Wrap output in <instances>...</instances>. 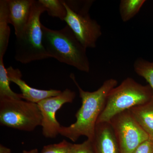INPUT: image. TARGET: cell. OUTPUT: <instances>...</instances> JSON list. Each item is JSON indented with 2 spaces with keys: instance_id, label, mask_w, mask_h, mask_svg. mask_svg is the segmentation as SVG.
<instances>
[{
  "instance_id": "3",
  "label": "cell",
  "mask_w": 153,
  "mask_h": 153,
  "mask_svg": "<svg viewBox=\"0 0 153 153\" xmlns=\"http://www.w3.org/2000/svg\"><path fill=\"white\" fill-rule=\"evenodd\" d=\"M153 97V90L149 85H142L128 77L108 94L97 124L109 122L116 115L145 104Z\"/></svg>"
},
{
  "instance_id": "14",
  "label": "cell",
  "mask_w": 153,
  "mask_h": 153,
  "mask_svg": "<svg viewBox=\"0 0 153 153\" xmlns=\"http://www.w3.org/2000/svg\"><path fill=\"white\" fill-rule=\"evenodd\" d=\"M7 69L4 65L3 58H0V99H23L22 94L15 93L11 89Z\"/></svg>"
},
{
  "instance_id": "4",
  "label": "cell",
  "mask_w": 153,
  "mask_h": 153,
  "mask_svg": "<svg viewBox=\"0 0 153 153\" xmlns=\"http://www.w3.org/2000/svg\"><path fill=\"white\" fill-rule=\"evenodd\" d=\"M46 11L44 6L35 0L27 24L19 36H16L15 59L23 64L49 58L43 45V32L40 17Z\"/></svg>"
},
{
  "instance_id": "20",
  "label": "cell",
  "mask_w": 153,
  "mask_h": 153,
  "mask_svg": "<svg viewBox=\"0 0 153 153\" xmlns=\"http://www.w3.org/2000/svg\"><path fill=\"white\" fill-rule=\"evenodd\" d=\"M132 153H153V140L149 139L141 143Z\"/></svg>"
},
{
  "instance_id": "2",
  "label": "cell",
  "mask_w": 153,
  "mask_h": 153,
  "mask_svg": "<svg viewBox=\"0 0 153 153\" xmlns=\"http://www.w3.org/2000/svg\"><path fill=\"white\" fill-rule=\"evenodd\" d=\"M43 45L49 57L88 72L90 63L86 49L68 25L60 30H53L41 25Z\"/></svg>"
},
{
  "instance_id": "5",
  "label": "cell",
  "mask_w": 153,
  "mask_h": 153,
  "mask_svg": "<svg viewBox=\"0 0 153 153\" xmlns=\"http://www.w3.org/2000/svg\"><path fill=\"white\" fill-rule=\"evenodd\" d=\"M62 1L67 11L64 21L86 49L95 48L102 32L100 25L89 14L94 1Z\"/></svg>"
},
{
  "instance_id": "12",
  "label": "cell",
  "mask_w": 153,
  "mask_h": 153,
  "mask_svg": "<svg viewBox=\"0 0 153 153\" xmlns=\"http://www.w3.org/2000/svg\"><path fill=\"white\" fill-rule=\"evenodd\" d=\"M134 118L153 140V97L149 101L129 110Z\"/></svg>"
},
{
  "instance_id": "13",
  "label": "cell",
  "mask_w": 153,
  "mask_h": 153,
  "mask_svg": "<svg viewBox=\"0 0 153 153\" xmlns=\"http://www.w3.org/2000/svg\"><path fill=\"white\" fill-rule=\"evenodd\" d=\"M7 0L0 1V58H3L8 47L10 29L9 26Z\"/></svg>"
},
{
  "instance_id": "21",
  "label": "cell",
  "mask_w": 153,
  "mask_h": 153,
  "mask_svg": "<svg viewBox=\"0 0 153 153\" xmlns=\"http://www.w3.org/2000/svg\"><path fill=\"white\" fill-rule=\"evenodd\" d=\"M11 150L8 148L2 145H0V153H10Z\"/></svg>"
},
{
  "instance_id": "16",
  "label": "cell",
  "mask_w": 153,
  "mask_h": 153,
  "mask_svg": "<svg viewBox=\"0 0 153 153\" xmlns=\"http://www.w3.org/2000/svg\"><path fill=\"white\" fill-rule=\"evenodd\" d=\"M133 67L136 74L144 78L153 90V62L139 58L135 61Z\"/></svg>"
},
{
  "instance_id": "15",
  "label": "cell",
  "mask_w": 153,
  "mask_h": 153,
  "mask_svg": "<svg viewBox=\"0 0 153 153\" xmlns=\"http://www.w3.org/2000/svg\"><path fill=\"white\" fill-rule=\"evenodd\" d=\"M145 0H122L119 6L121 19L123 22H128L139 12L146 2Z\"/></svg>"
},
{
  "instance_id": "6",
  "label": "cell",
  "mask_w": 153,
  "mask_h": 153,
  "mask_svg": "<svg viewBox=\"0 0 153 153\" xmlns=\"http://www.w3.org/2000/svg\"><path fill=\"white\" fill-rule=\"evenodd\" d=\"M37 103L21 100L0 99V124L10 128L33 131L42 123Z\"/></svg>"
},
{
  "instance_id": "7",
  "label": "cell",
  "mask_w": 153,
  "mask_h": 153,
  "mask_svg": "<svg viewBox=\"0 0 153 153\" xmlns=\"http://www.w3.org/2000/svg\"><path fill=\"white\" fill-rule=\"evenodd\" d=\"M109 122L120 153H132L141 143L149 139L129 110L116 115Z\"/></svg>"
},
{
  "instance_id": "11",
  "label": "cell",
  "mask_w": 153,
  "mask_h": 153,
  "mask_svg": "<svg viewBox=\"0 0 153 153\" xmlns=\"http://www.w3.org/2000/svg\"><path fill=\"white\" fill-rule=\"evenodd\" d=\"M92 142L94 153H120L109 122L97 124Z\"/></svg>"
},
{
  "instance_id": "18",
  "label": "cell",
  "mask_w": 153,
  "mask_h": 153,
  "mask_svg": "<svg viewBox=\"0 0 153 153\" xmlns=\"http://www.w3.org/2000/svg\"><path fill=\"white\" fill-rule=\"evenodd\" d=\"M72 145L71 143L63 140L58 143L44 146L41 153H71Z\"/></svg>"
},
{
  "instance_id": "9",
  "label": "cell",
  "mask_w": 153,
  "mask_h": 153,
  "mask_svg": "<svg viewBox=\"0 0 153 153\" xmlns=\"http://www.w3.org/2000/svg\"><path fill=\"white\" fill-rule=\"evenodd\" d=\"M7 69L10 82L19 86L22 91L23 99L26 101L37 104L43 100L58 95L62 92L59 90H41L31 87L22 79V74L19 69L14 68L12 66Z\"/></svg>"
},
{
  "instance_id": "22",
  "label": "cell",
  "mask_w": 153,
  "mask_h": 153,
  "mask_svg": "<svg viewBox=\"0 0 153 153\" xmlns=\"http://www.w3.org/2000/svg\"><path fill=\"white\" fill-rule=\"evenodd\" d=\"M22 153H39L38 150L37 149H33L30 151L24 150Z\"/></svg>"
},
{
  "instance_id": "1",
  "label": "cell",
  "mask_w": 153,
  "mask_h": 153,
  "mask_svg": "<svg viewBox=\"0 0 153 153\" xmlns=\"http://www.w3.org/2000/svg\"><path fill=\"white\" fill-rule=\"evenodd\" d=\"M77 87L82 100L81 107L75 114L76 120L68 126H61L59 134L75 142L81 136L92 140L94 136L97 120L104 108L107 97L113 88L116 87V79H107L97 90L85 91L79 86L73 73L70 75Z\"/></svg>"
},
{
  "instance_id": "8",
  "label": "cell",
  "mask_w": 153,
  "mask_h": 153,
  "mask_svg": "<svg viewBox=\"0 0 153 153\" xmlns=\"http://www.w3.org/2000/svg\"><path fill=\"white\" fill-rule=\"evenodd\" d=\"M75 96L74 91L66 88L58 95L45 99L37 103L42 114L41 126L45 137L54 139L59 134L61 126L56 119V113L63 105L73 102Z\"/></svg>"
},
{
  "instance_id": "19",
  "label": "cell",
  "mask_w": 153,
  "mask_h": 153,
  "mask_svg": "<svg viewBox=\"0 0 153 153\" xmlns=\"http://www.w3.org/2000/svg\"><path fill=\"white\" fill-rule=\"evenodd\" d=\"M71 153H94L92 140L87 139L82 143L72 144Z\"/></svg>"
},
{
  "instance_id": "10",
  "label": "cell",
  "mask_w": 153,
  "mask_h": 153,
  "mask_svg": "<svg viewBox=\"0 0 153 153\" xmlns=\"http://www.w3.org/2000/svg\"><path fill=\"white\" fill-rule=\"evenodd\" d=\"M35 0H7L9 20L16 36H19L27 24Z\"/></svg>"
},
{
  "instance_id": "17",
  "label": "cell",
  "mask_w": 153,
  "mask_h": 153,
  "mask_svg": "<svg viewBox=\"0 0 153 153\" xmlns=\"http://www.w3.org/2000/svg\"><path fill=\"white\" fill-rule=\"evenodd\" d=\"M50 16L64 21L67 15L66 8L62 0H39Z\"/></svg>"
}]
</instances>
